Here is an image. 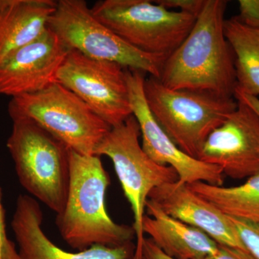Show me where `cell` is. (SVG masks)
<instances>
[{"mask_svg": "<svg viewBox=\"0 0 259 259\" xmlns=\"http://www.w3.org/2000/svg\"><path fill=\"white\" fill-rule=\"evenodd\" d=\"M42 209L36 199L27 194L17 199L11 226L20 259H134L136 245H93L74 253L61 249L42 229Z\"/></svg>", "mask_w": 259, "mask_h": 259, "instance_id": "4fadbf2b", "label": "cell"}, {"mask_svg": "<svg viewBox=\"0 0 259 259\" xmlns=\"http://www.w3.org/2000/svg\"><path fill=\"white\" fill-rule=\"evenodd\" d=\"M143 220V231L155 245L174 259H205L215 254L216 243L203 231L166 214L148 199Z\"/></svg>", "mask_w": 259, "mask_h": 259, "instance_id": "9a60e30c", "label": "cell"}, {"mask_svg": "<svg viewBox=\"0 0 259 259\" xmlns=\"http://www.w3.org/2000/svg\"><path fill=\"white\" fill-rule=\"evenodd\" d=\"M227 4L205 0L188 36L163 61L158 78L163 86L234 97L235 55L224 33Z\"/></svg>", "mask_w": 259, "mask_h": 259, "instance_id": "6da1fadb", "label": "cell"}, {"mask_svg": "<svg viewBox=\"0 0 259 259\" xmlns=\"http://www.w3.org/2000/svg\"><path fill=\"white\" fill-rule=\"evenodd\" d=\"M8 112L12 120L34 121L70 149L86 156L95 155L112 127L58 81L37 93L13 97Z\"/></svg>", "mask_w": 259, "mask_h": 259, "instance_id": "8992f818", "label": "cell"}, {"mask_svg": "<svg viewBox=\"0 0 259 259\" xmlns=\"http://www.w3.org/2000/svg\"><path fill=\"white\" fill-rule=\"evenodd\" d=\"M140 136L138 121L131 115L125 122L112 127L95 151L96 156H106L111 159L134 212L133 227L137 239L134 259H142L143 220L150 192L159 186L179 180L172 167L158 164L145 153L140 144Z\"/></svg>", "mask_w": 259, "mask_h": 259, "instance_id": "52a82bcc", "label": "cell"}, {"mask_svg": "<svg viewBox=\"0 0 259 259\" xmlns=\"http://www.w3.org/2000/svg\"><path fill=\"white\" fill-rule=\"evenodd\" d=\"M210 259H255L247 250L218 244V251Z\"/></svg>", "mask_w": 259, "mask_h": 259, "instance_id": "603a6c76", "label": "cell"}, {"mask_svg": "<svg viewBox=\"0 0 259 259\" xmlns=\"http://www.w3.org/2000/svg\"><path fill=\"white\" fill-rule=\"evenodd\" d=\"M126 71L117 63L93 59L71 49L58 71L56 81L115 127L133 115Z\"/></svg>", "mask_w": 259, "mask_h": 259, "instance_id": "9c48e42d", "label": "cell"}, {"mask_svg": "<svg viewBox=\"0 0 259 259\" xmlns=\"http://www.w3.org/2000/svg\"><path fill=\"white\" fill-rule=\"evenodd\" d=\"M239 15L234 18L249 28L259 29V0H239Z\"/></svg>", "mask_w": 259, "mask_h": 259, "instance_id": "44dd1931", "label": "cell"}, {"mask_svg": "<svg viewBox=\"0 0 259 259\" xmlns=\"http://www.w3.org/2000/svg\"><path fill=\"white\" fill-rule=\"evenodd\" d=\"M243 246L255 259H259V222L231 218Z\"/></svg>", "mask_w": 259, "mask_h": 259, "instance_id": "d6986e66", "label": "cell"}, {"mask_svg": "<svg viewBox=\"0 0 259 259\" xmlns=\"http://www.w3.org/2000/svg\"><path fill=\"white\" fill-rule=\"evenodd\" d=\"M155 3L167 10L179 9L182 13L197 17L203 8L205 0H156Z\"/></svg>", "mask_w": 259, "mask_h": 259, "instance_id": "7402d4cb", "label": "cell"}, {"mask_svg": "<svg viewBox=\"0 0 259 259\" xmlns=\"http://www.w3.org/2000/svg\"><path fill=\"white\" fill-rule=\"evenodd\" d=\"M144 93L153 117L182 152L198 159L209 134L236 110V99L166 88L155 76L145 78Z\"/></svg>", "mask_w": 259, "mask_h": 259, "instance_id": "3957f363", "label": "cell"}, {"mask_svg": "<svg viewBox=\"0 0 259 259\" xmlns=\"http://www.w3.org/2000/svg\"><path fill=\"white\" fill-rule=\"evenodd\" d=\"M148 199L166 214L201 230L219 245L245 249L229 216L180 181L153 189Z\"/></svg>", "mask_w": 259, "mask_h": 259, "instance_id": "5bb4252c", "label": "cell"}, {"mask_svg": "<svg viewBox=\"0 0 259 259\" xmlns=\"http://www.w3.org/2000/svg\"><path fill=\"white\" fill-rule=\"evenodd\" d=\"M49 28L70 49L93 59L112 61L125 69L159 77L165 59L131 47L94 17L83 0H59Z\"/></svg>", "mask_w": 259, "mask_h": 259, "instance_id": "ba28073f", "label": "cell"}, {"mask_svg": "<svg viewBox=\"0 0 259 259\" xmlns=\"http://www.w3.org/2000/svg\"><path fill=\"white\" fill-rule=\"evenodd\" d=\"M13 122L7 147L19 182L34 199L59 214L69 191L70 148L30 119Z\"/></svg>", "mask_w": 259, "mask_h": 259, "instance_id": "277c9868", "label": "cell"}, {"mask_svg": "<svg viewBox=\"0 0 259 259\" xmlns=\"http://www.w3.org/2000/svg\"><path fill=\"white\" fill-rule=\"evenodd\" d=\"M56 5L54 0H0V64L47 30Z\"/></svg>", "mask_w": 259, "mask_h": 259, "instance_id": "2e32d148", "label": "cell"}, {"mask_svg": "<svg viewBox=\"0 0 259 259\" xmlns=\"http://www.w3.org/2000/svg\"><path fill=\"white\" fill-rule=\"evenodd\" d=\"M70 180L64 209L56 214L61 237L73 249L93 245L119 247L131 243L134 227L117 224L107 212L105 194L110 184L100 156L69 149Z\"/></svg>", "mask_w": 259, "mask_h": 259, "instance_id": "7a4b0ae2", "label": "cell"}, {"mask_svg": "<svg viewBox=\"0 0 259 259\" xmlns=\"http://www.w3.org/2000/svg\"><path fill=\"white\" fill-rule=\"evenodd\" d=\"M142 259H174L165 254L151 238H145L142 248ZM205 259H210V257Z\"/></svg>", "mask_w": 259, "mask_h": 259, "instance_id": "cb8c5ba5", "label": "cell"}, {"mask_svg": "<svg viewBox=\"0 0 259 259\" xmlns=\"http://www.w3.org/2000/svg\"><path fill=\"white\" fill-rule=\"evenodd\" d=\"M0 259H20L15 243L8 238L7 233L5 211L2 202L0 189Z\"/></svg>", "mask_w": 259, "mask_h": 259, "instance_id": "ffe728a7", "label": "cell"}, {"mask_svg": "<svg viewBox=\"0 0 259 259\" xmlns=\"http://www.w3.org/2000/svg\"><path fill=\"white\" fill-rule=\"evenodd\" d=\"M70 50L48 28L38 38L0 64V95L13 98L35 93L56 82L58 71Z\"/></svg>", "mask_w": 259, "mask_h": 259, "instance_id": "7c38bea8", "label": "cell"}, {"mask_svg": "<svg viewBox=\"0 0 259 259\" xmlns=\"http://www.w3.org/2000/svg\"><path fill=\"white\" fill-rule=\"evenodd\" d=\"M126 73L131 110L139 125L142 137L141 146L145 153L158 164L172 167L181 182L189 185L202 182L223 186L224 175L220 167L182 152L158 125L145 98V73L129 69Z\"/></svg>", "mask_w": 259, "mask_h": 259, "instance_id": "30bf717a", "label": "cell"}, {"mask_svg": "<svg viewBox=\"0 0 259 259\" xmlns=\"http://www.w3.org/2000/svg\"><path fill=\"white\" fill-rule=\"evenodd\" d=\"M209 134L198 158L220 167L223 175L243 180L259 174V117L245 102Z\"/></svg>", "mask_w": 259, "mask_h": 259, "instance_id": "8fae6325", "label": "cell"}, {"mask_svg": "<svg viewBox=\"0 0 259 259\" xmlns=\"http://www.w3.org/2000/svg\"><path fill=\"white\" fill-rule=\"evenodd\" d=\"M224 33L234 53L236 90L258 97L259 29L249 28L233 17L225 20Z\"/></svg>", "mask_w": 259, "mask_h": 259, "instance_id": "e0dca14e", "label": "cell"}, {"mask_svg": "<svg viewBox=\"0 0 259 259\" xmlns=\"http://www.w3.org/2000/svg\"><path fill=\"white\" fill-rule=\"evenodd\" d=\"M91 12L131 47L163 59L183 42L197 20L148 0H102Z\"/></svg>", "mask_w": 259, "mask_h": 259, "instance_id": "5b68a950", "label": "cell"}, {"mask_svg": "<svg viewBox=\"0 0 259 259\" xmlns=\"http://www.w3.org/2000/svg\"><path fill=\"white\" fill-rule=\"evenodd\" d=\"M188 186L226 215L250 222H259V174L235 187H224L202 182H194Z\"/></svg>", "mask_w": 259, "mask_h": 259, "instance_id": "ac0fdd59", "label": "cell"}, {"mask_svg": "<svg viewBox=\"0 0 259 259\" xmlns=\"http://www.w3.org/2000/svg\"><path fill=\"white\" fill-rule=\"evenodd\" d=\"M234 98L236 100H242L249 105L259 117V99L258 97L250 96L246 94L242 93L241 92L236 90L234 93Z\"/></svg>", "mask_w": 259, "mask_h": 259, "instance_id": "d4e9b609", "label": "cell"}]
</instances>
